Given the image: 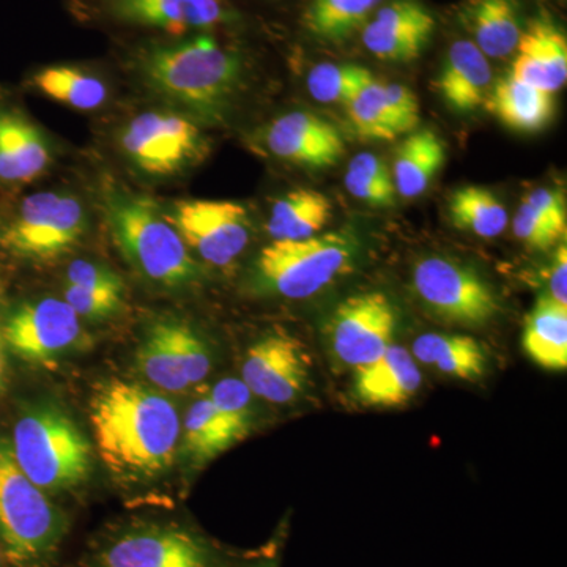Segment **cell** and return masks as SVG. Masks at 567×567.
Instances as JSON below:
<instances>
[{"mask_svg": "<svg viewBox=\"0 0 567 567\" xmlns=\"http://www.w3.org/2000/svg\"><path fill=\"white\" fill-rule=\"evenodd\" d=\"M51 147L35 123L21 112L0 107V183L24 185L51 164Z\"/></svg>", "mask_w": 567, "mask_h": 567, "instance_id": "44dd1931", "label": "cell"}, {"mask_svg": "<svg viewBox=\"0 0 567 567\" xmlns=\"http://www.w3.org/2000/svg\"><path fill=\"white\" fill-rule=\"evenodd\" d=\"M514 234L522 244L536 251H547L557 246L561 238L558 237L546 221L536 215V212L525 200L518 205L513 221Z\"/></svg>", "mask_w": 567, "mask_h": 567, "instance_id": "f35d334b", "label": "cell"}, {"mask_svg": "<svg viewBox=\"0 0 567 567\" xmlns=\"http://www.w3.org/2000/svg\"><path fill=\"white\" fill-rule=\"evenodd\" d=\"M435 31V18L416 0H395L377 11L363 28L365 50L380 61H415Z\"/></svg>", "mask_w": 567, "mask_h": 567, "instance_id": "2e32d148", "label": "cell"}, {"mask_svg": "<svg viewBox=\"0 0 567 567\" xmlns=\"http://www.w3.org/2000/svg\"><path fill=\"white\" fill-rule=\"evenodd\" d=\"M333 205L324 194L300 188L287 193L271 208L267 230L274 240H303L322 233Z\"/></svg>", "mask_w": 567, "mask_h": 567, "instance_id": "83f0119b", "label": "cell"}, {"mask_svg": "<svg viewBox=\"0 0 567 567\" xmlns=\"http://www.w3.org/2000/svg\"><path fill=\"white\" fill-rule=\"evenodd\" d=\"M354 246L344 233L319 234L303 240H274L257 260L260 278L276 293L292 300L322 292L352 268Z\"/></svg>", "mask_w": 567, "mask_h": 567, "instance_id": "52a82bcc", "label": "cell"}, {"mask_svg": "<svg viewBox=\"0 0 567 567\" xmlns=\"http://www.w3.org/2000/svg\"><path fill=\"white\" fill-rule=\"evenodd\" d=\"M226 567H279L278 547L274 544V546L260 551L256 557L246 558L244 561L237 563V565Z\"/></svg>", "mask_w": 567, "mask_h": 567, "instance_id": "7bdbcfd3", "label": "cell"}, {"mask_svg": "<svg viewBox=\"0 0 567 567\" xmlns=\"http://www.w3.org/2000/svg\"><path fill=\"white\" fill-rule=\"evenodd\" d=\"M416 363L432 365L436 371L458 380H477L486 371L484 347L472 336L427 333L413 344Z\"/></svg>", "mask_w": 567, "mask_h": 567, "instance_id": "4316f807", "label": "cell"}, {"mask_svg": "<svg viewBox=\"0 0 567 567\" xmlns=\"http://www.w3.org/2000/svg\"><path fill=\"white\" fill-rule=\"evenodd\" d=\"M494 85L491 62L473 41L457 40L451 44L436 89L451 110L468 114L484 106Z\"/></svg>", "mask_w": 567, "mask_h": 567, "instance_id": "7402d4cb", "label": "cell"}, {"mask_svg": "<svg viewBox=\"0 0 567 567\" xmlns=\"http://www.w3.org/2000/svg\"><path fill=\"white\" fill-rule=\"evenodd\" d=\"M215 547L192 528L142 522L111 533L80 567H226Z\"/></svg>", "mask_w": 567, "mask_h": 567, "instance_id": "8992f818", "label": "cell"}, {"mask_svg": "<svg viewBox=\"0 0 567 567\" xmlns=\"http://www.w3.org/2000/svg\"><path fill=\"white\" fill-rule=\"evenodd\" d=\"M181 442L183 453L194 464H205L235 445L208 395L194 401L183 417Z\"/></svg>", "mask_w": 567, "mask_h": 567, "instance_id": "4dcf8cb0", "label": "cell"}, {"mask_svg": "<svg viewBox=\"0 0 567 567\" xmlns=\"http://www.w3.org/2000/svg\"><path fill=\"white\" fill-rule=\"evenodd\" d=\"M208 398L235 443L245 440L254 421L252 393L248 386L240 379L227 377L212 388Z\"/></svg>", "mask_w": 567, "mask_h": 567, "instance_id": "d590c367", "label": "cell"}, {"mask_svg": "<svg viewBox=\"0 0 567 567\" xmlns=\"http://www.w3.org/2000/svg\"><path fill=\"white\" fill-rule=\"evenodd\" d=\"M462 21L477 50L492 59L514 54L524 32L517 0H468Z\"/></svg>", "mask_w": 567, "mask_h": 567, "instance_id": "603a6c76", "label": "cell"}, {"mask_svg": "<svg viewBox=\"0 0 567 567\" xmlns=\"http://www.w3.org/2000/svg\"><path fill=\"white\" fill-rule=\"evenodd\" d=\"M155 91L204 118H218L241 78V62L208 35L155 48L142 62Z\"/></svg>", "mask_w": 567, "mask_h": 567, "instance_id": "7a4b0ae2", "label": "cell"}, {"mask_svg": "<svg viewBox=\"0 0 567 567\" xmlns=\"http://www.w3.org/2000/svg\"><path fill=\"white\" fill-rule=\"evenodd\" d=\"M167 218L188 249L215 267H229L251 240L248 212L233 200H181Z\"/></svg>", "mask_w": 567, "mask_h": 567, "instance_id": "7c38bea8", "label": "cell"}, {"mask_svg": "<svg viewBox=\"0 0 567 567\" xmlns=\"http://www.w3.org/2000/svg\"><path fill=\"white\" fill-rule=\"evenodd\" d=\"M123 287H104V289H84V287L65 286V301L78 317L103 320L117 315L123 306Z\"/></svg>", "mask_w": 567, "mask_h": 567, "instance_id": "8d00e7d4", "label": "cell"}, {"mask_svg": "<svg viewBox=\"0 0 567 567\" xmlns=\"http://www.w3.org/2000/svg\"><path fill=\"white\" fill-rule=\"evenodd\" d=\"M395 309L382 292H363L346 298L331 316L328 339L339 363L361 369L393 346Z\"/></svg>", "mask_w": 567, "mask_h": 567, "instance_id": "5bb4252c", "label": "cell"}, {"mask_svg": "<svg viewBox=\"0 0 567 567\" xmlns=\"http://www.w3.org/2000/svg\"><path fill=\"white\" fill-rule=\"evenodd\" d=\"M374 78L364 66L320 63L308 74V91L316 102L346 106Z\"/></svg>", "mask_w": 567, "mask_h": 567, "instance_id": "e575fe53", "label": "cell"}, {"mask_svg": "<svg viewBox=\"0 0 567 567\" xmlns=\"http://www.w3.org/2000/svg\"><path fill=\"white\" fill-rule=\"evenodd\" d=\"M382 0H311L305 25L316 39L341 43L360 31Z\"/></svg>", "mask_w": 567, "mask_h": 567, "instance_id": "f546056e", "label": "cell"}, {"mask_svg": "<svg viewBox=\"0 0 567 567\" xmlns=\"http://www.w3.org/2000/svg\"><path fill=\"white\" fill-rule=\"evenodd\" d=\"M10 352L32 364H52L82 342L81 320L65 300L40 298L18 306L2 327Z\"/></svg>", "mask_w": 567, "mask_h": 567, "instance_id": "4fadbf2b", "label": "cell"}, {"mask_svg": "<svg viewBox=\"0 0 567 567\" xmlns=\"http://www.w3.org/2000/svg\"><path fill=\"white\" fill-rule=\"evenodd\" d=\"M453 226L481 238H494L505 233L509 216L498 196L484 186H462L450 199Z\"/></svg>", "mask_w": 567, "mask_h": 567, "instance_id": "f1b7e54d", "label": "cell"}, {"mask_svg": "<svg viewBox=\"0 0 567 567\" xmlns=\"http://www.w3.org/2000/svg\"><path fill=\"white\" fill-rule=\"evenodd\" d=\"M130 162L153 177H169L199 163L207 152L196 123L174 112L148 111L137 115L121 134Z\"/></svg>", "mask_w": 567, "mask_h": 567, "instance_id": "ba28073f", "label": "cell"}, {"mask_svg": "<svg viewBox=\"0 0 567 567\" xmlns=\"http://www.w3.org/2000/svg\"><path fill=\"white\" fill-rule=\"evenodd\" d=\"M446 162V145L432 130L406 134L395 148L391 175L395 193L405 199L421 196Z\"/></svg>", "mask_w": 567, "mask_h": 567, "instance_id": "d4e9b609", "label": "cell"}, {"mask_svg": "<svg viewBox=\"0 0 567 567\" xmlns=\"http://www.w3.org/2000/svg\"><path fill=\"white\" fill-rule=\"evenodd\" d=\"M7 383V357L6 342H3L2 328H0V394L6 390Z\"/></svg>", "mask_w": 567, "mask_h": 567, "instance_id": "ee69618b", "label": "cell"}, {"mask_svg": "<svg viewBox=\"0 0 567 567\" xmlns=\"http://www.w3.org/2000/svg\"><path fill=\"white\" fill-rule=\"evenodd\" d=\"M346 188L354 199L372 207H391L395 204V186L391 167L374 153L354 156L346 173Z\"/></svg>", "mask_w": 567, "mask_h": 567, "instance_id": "d6a6232c", "label": "cell"}, {"mask_svg": "<svg viewBox=\"0 0 567 567\" xmlns=\"http://www.w3.org/2000/svg\"><path fill=\"white\" fill-rule=\"evenodd\" d=\"M32 82L48 99L78 111L99 110L107 100L106 84L74 66H48L39 71Z\"/></svg>", "mask_w": 567, "mask_h": 567, "instance_id": "1f68e13d", "label": "cell"}, {"mask_svg": "<svg viewBox=\"0 0 567 567\" xmlns=\"http://www.w3.org/2000/svg\"><path fill=\"white\" fill-rule=\"evenodd\" d=\"M11 453L24 475L47 494L87 481L92 446L73 417L51 402L28 406L13 425Z\"/></svg>", "mask_w": 567, "mask_h": 567, "instance_id": "277c9868", "label": "cell"}, {"mask_svg": "<svg viewBox=\"0 0 567 567\" xmlns=\"http://www.w3.org/2000/svg\"><path fill=\"white\" fill-rule=\"evenodd\" d=\"M69 518L18 466L0 436V547L9 567H52Z\"/></svg>", "mask_w": 567, "mask_h": 567, "instance_id": "3957f363", "label": "cell"}, {"mask_svg": "<svg viewBox=\"0 0 567 567\" xmlns=\"http://www.w3.org/2000/svg\"><path fill=\"white\" fill-rule=\"evenodd\" d=\"M0 567H9L6 557H3L2 547H0Z\"/></svg>", "mask_w": 567, "mask_h": 567, "instance_id": "f6af8a7d", "label": "cell"}, {"mask_svg": "<svg viewBox=\"0 0 567 567\" xmlns=\"http://www.w3.org/2000/svg\"><path fill=\"white\" fill-rule=\"evenodd\" d=\"M87 227L84 207L70 194L37 193L22 200L6 233V245L18 256L52 260L70 251Z\"/></svg>", "mask_w": 567, "mask_h": 567, "instance_id": "30bf717a", "label": "cell"}, {"mask_svg": "<svg viewBox=\"0 0 567 567\" xmlns=\"http://www.w3.org/2000/svg\"><path fill=\"white\" fill-rule=\"evenodd\" d=\"M522 346L533 363L547 371H566L567 306L558 305L547 295L537 298L525 319Z\"/></svg>", "mask_w": 567, "mask_h": 567, "instance_id": "484cf974", "label": "cell"}, {"mask_svg": "<svg viewBox=\"0 0 567 567\" xmlns=\"http://www.w3.org/2000/svg\"><path fill=\"white\" fill-rule=\"evenodd\" d=\"M354 133L365 141H394L399 137L388 110L383 81L372 78L346 104Z\"/></svg>", "mask_w": 567, "mask_h": 567, "instance_id": "836d02e7", "label": "cell"}, {"mask_svg": "<svg viewBox=\"0 0 567 567\" xmlns=\"http://www.w3.org/2000/svg\"><path fill=\"white\" fill-rule=\"evenodd\" d=\"M548 298L558 305L567 306V249L559 246L555 252L554 262L548 268Z\"/></svg>", "mask_w": 567, "mask_h": 567, "instance_id": "b9f144b4", "label": "cell"}, {"mask_svg": "<svg viewBox=\"0 0 567 567\" xmlns=\"http://www.w3.org/2000/svg\"><path fill=\"white\" fill-rule=\"evenodd\" d=\"M264 141L276 158L315 169L334 166L346 151L344 140L331 123L300 111L276 118Z\"/></svg>", "mask_w": 567, "mask_h": 567, "instance_id": "e0dca14e", "label": "cell"}, {"mask_svg": "<svg viewBox=\"0 0 567 567\" xmlns=\"http://www.w3.org/2000/svg\"><path fill=\"white\" fill-rule=\"evenodd\" d=\"M308 380V353L289 334L271 333L254 342L241 365V382L270 404H292L305 393Z\"/></svg>", "mask_w": 567, "mask_h": 567, "instance_id": "9a60e30c", "label": "cell"}, {"mask_svg": "<svg viewBox=\"0 0 567 567\" xmlns=\"http://www.w3.org/2000/svg\"><path fill=\"white\" fill-rule=\"evenodd\" d=\"M511 74L554 95L567 80V40L555 22L539 18L522 32Z\"/></svg>", "mask_w": 567, "mask_h": 567, "instance_id": "d6986e66", "label": "cell"}, {"mask_svg": "<svg viewBox=\"0 0 567 567\" xmlns=\"http://www.w3.org/2000/svg\"><path fill=\"white\" fill-rule=\"evenodd\" d=\"M89 420L99 456L118 480H152L174 464L182 420L151 386L107 380L93 394Z\"/></svg>", "mask_w": 567, "mask_h": 567, "instance_id": "6da1fadb", "label": "cell"}, {"mask_svg": "<svg viewBox=\"0 0 567 567\" xmlns=\"http://www.w3.org/2000/svg\"><path fill=\"white\" fill-rule=\"evenodd\" d=\"M66 286L104 289V287H123V282L121 276L102 264L74 260L66 271Z\"/></svg>", "mask_w": 567, "mask_h": 567, "instance_id": "60d3db41", "label": "cell"}, {"mask_svg": "<svg viewBox=\"0 0 567 567\" xmlns=\"http://www.w3.org/2000/svg\"><path fill=\"white\" fill-rule=\"evenodd\" d=\"M383 92L399 136L415 132L421 121L420 102L415 92L399 82H383Z\"/></svg>", "mask_w": 567, "mask_h": 567, "instance_id": "74e56055", "label": "cell"}, {"mask_svg": "<svg viewBox=\"0 0 567 567\" xmlns=\"http://www.w3.org/2000/svg\"><path fill=\"white\" fill-rule=\"evenodd\" d=\"M484 106L507 128L536 133L554 115V95L525 84L509 73L492 85Z\"/></svg>", "mask_w": 567, "mask_h": 567, "instance_id": "cb8c5ba5", "label": "cell"}, {"mask_svg": "<svg viewBox=\"0 0 567 567\" xmlns=\"http://www.w3.org/2000/svg\"><path fill=\"white\" fill-rule=\"evenodd\" d=\"M110 7L118 20L174 35L215 28L230 18L224 0H110Z\"/></svg>", "mask_w": 567, "mask_h": 567, "instance_id": "ac0fdd59", "label": "cell"}, {"mask_svg": "<svg viewBox=\"0 0 567 567\" xmlns=\"http://www.w3.org/2000/svg\"><path fill=\"white\" fill-rule=\"evenodd\" d=\"M421 301L446 322L480 327L499 311L498 298L483 276L450 257H425L413 271Z\"/></svg>", "mask_w": 567, "mask_h": 567, "instance_id": "9c48e42d", "label": "cell"}, {"mask_svg": "<svg viewBox=\"0 0 567 567\" xmlns=\"http://www.w3.org/2000/svg\"><path fill=\"white\" fill-rule=\"evenodd\" d=\"M525 203L536 212L550 229L565 240L567 233L566 196L563 189L536 188L524 197Z\"/></svg>", "mask_w": 567, "mask_h": 567, "instance_id": "ab89813d", "label": "cell"}, {"mask_svg": "<svg viewBox=\"0 0 567 567\" xmlns=\"http://www.w3.org/2000/svg\"><path fill=\"white\" fill-rule=\"evenodd\" d=\"M104 207L115 244L142 276L164 287H183L197 278L188 246L152 199L115 192Z\"/></svg>", "mask_w": 567, "mask_h": 567, "instance_id": "5b68a950", "label": "cell"}, {"mask_svg": "<svg viewBox=\"0 0 567 567\" xmlns=\"http://www.w3.org/2000/svg\"><path fill=\"white\" fill-rule=\"evenodd\" d=\"M421 380L413 354L393 344L371 364L358 369L353 391L361 404L391 409L415 398Z\"/></svg>", "mask_w": 567, "mask_h": 567, "instance_id": "ffe728a7", "label": "cell"}, {"mask_svg": "<svg viewBox=\"0 0 567 567\" xmlns=\"http://www.w3.org/2000/svg\"><path fill=\"white\" fill-rule=\"evenodd\" d=\"M134 361L153 386L169 393H183L212 371V354L204 339L181 320L152 324Z\"/></svg>", "mask_w": 567, "mask_h": 567, "instance_id": "8fae6325", "label": "cell"}]
</instances>
